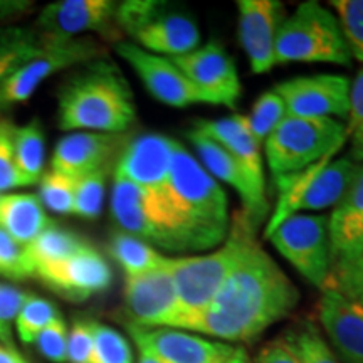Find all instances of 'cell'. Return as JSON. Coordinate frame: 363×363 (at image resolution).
I'll return each mask as SVG.
<instances>
[{
	"mask_svg": "<svg viewBox=\"0 0 363 363\" xmlns=\"http://www.w3.org/2000/svg\"><path fill=\"white\" fill-rule=\"evenodd\" d=\"M299 291L257 240L227 276L192 331L222 342H251L291 313Z\"/></svg>",
	"mask_w": 363,
	"mask_h": 363,
	"instance_id": "obj_1",
	"label": "cell"
},
{
	"mask_svg": "<svg viewBox=\"0 0 363 363\" xmlns=\"http://www.w3.org/2000/svg\"><path fill=\"white\" fill-rule=\"evenodd\" d=\"M135 120L131 86L108 59L84 65L57 91V123L65 131L123 135Z\"/></svg>",
	"mask_w": 363,
	"mask_h": 363,
	"instance_id": "obj_2",
	"label": "cell"
},
{
	"mask_svg": "<svg viewBox=\"0 0 363 363\" xmlns=\"http://www.w3.org/2000/svg\"><path fill=\"white\" fill-rule=\"evenodd\" d=\"M169 199L187 230L192 251L224 242L230 225L225 190L180 142H175L172 153Z\"/></svg>",
	"mask_w": 363,
	"mask_h": 363,
	"instance_id": "obj_3",
	"label": "cell"
},
{
	"mask_svg": "<svg viewBox=\"0 0 363 363\" xmlns=\"http://www.w3.org/2000/svg\"><path fill=\"white\" fill-rule=\"evenodd\" d=\"M257 225L246 212L233 217L229 234L216 251L192 257H170V272L179 298V318L175 330L192 333L194 325L233 272L244 251L256 240Z\"/></svg>",
	"mask_w": 363,
	"mask_h": 363,
	"instance_id": "obj_4",
	"label": "cell"
},
{
	"mask_svg": "<svg viewBox=\"0 0 363 363\" xmlns=\"http://www.w3.org/2000/svg\"><path fill=\"white\" fill-rule=\"evenodd\" d=\"M276 65L326 62L352 66V54L338 19L316 0L303 2L281 22L276 38Z\"/></svg>",
	"mask_w": 363,
	"mask_h": 363,
	"instance_id": "obj_5",
	"label": "cell"
},
{
	"mask_svg": "<svg viewBox=\"0 0 363 363\" xmlns=\"http://www.w3.org/2000/svg\"><path fill=\"white\" fill-rule=\"evenodd\" d=\"M347 140V125L340 120L286 115L264 142L267 167L274 179L298 174L337 155Z\"/></svg>",
	"mask_w": 363,
	"mask_h": 363,
	"instance_id": "obj_6",
	"label": "cell"
},
{
	"mask_svg": "<svg viewBox=\"0 0 363 363\" xmlns=\"http://www.w3.org/2000/svg\"><path fill=\"white\" fill-rule=\"evenodd\" d=\"M111 216L126 234L170 251H190L189 234L170 201L113 175Z\"/></svg>",
	"mask_w": 363,
	"mask_h": 363,
	"instance_id": "obj_7",
	"label": "cell"
},
{
	"mask_svg": "<svg viewBox=\"0 0 363 363\" xmlns=\"http://www.w3.org/2000/svg\"><path fill=\"white\" fill-rule=\"evenodd\" d=\"M358 163L348 157L323 158L298 174L278 177V202L266 227V238L289 217L303 211H325L342 201Z\"/></svg>",
	"mask_w": 363,
	"mask_h": 363,
	"instance_id": "obj_8",
	"label": "cell"
},
{
	"mask_svg": "<svg viewBox=\"0 0 363 363\" xmlns=\"http://www.w3.org/2000/svg\"><path fill=\"white\" fill-rule=\"evenodd\" d=\"M115 22L133 38L131 43L157 56H185L201 45V30L192 17L169 11L163 2L128 0L118 4Z\"/></svg>",
	"mask_w": 363,
	"mask_h": 363,
	"instance_id": "obj_9",
	"label": "cell"
},
{
	"mask_svg": "<svg viewBox=\"0 0 363 363\" xmlns=\"http://www.w3.org/2000/svg\"><path fill=\"white\" fill-rule=\"evenodd\" d=\"M272 246L310 284L328 289L333 269L328 216L296 214L267 235Z\"/></svg>",
	"mask_w": 363,
	"mask_h": 363,
	"instance_id": "obj_10",
	"label": "cell"
},
{
	"mask_svg": "<svg viewBox=\"0 0 363 363\" xmlns=\"http://www.w3.org/2000/svg\"><path fill=\"white\" fill-rule=\"evenodd\" d=\"M101 56V45L91 38L61 39L49 35L43 51L21 65L0 84V113L29 101L39 86L51 76L74 66L88 65Z\"/></svg>",
	"mask_w": 363,
	"mask_h": 363,
	"instance_id": "obj_11",
	"label": "cell"
},
{
	"mask_svg": "<svg viewBox=\"0 0 363 363\" xmlns=\"http://www.w3.org/2000/svg\"><path fill=\"white\" fill-rule=\"evenodd\" d=\"M185 78L203 94L208 104L234 108L238 104L242 84L238 67L219 40H208L185 56L170 57Z\"/></svg>",
	"mask_w": 363,
	"mask_h": 363,
	"instance_id": "obj_12",
	"label": "cell"
},
{
	"mask_svg": "<svg viewBox=\"0 0 363 363\" xmlns=\"http://www.w3.org/2000/svg\"><path fill=\"white\" fill-rule=\"evenodd\" d=\"M118 56L128 62L145 88L157 101L172 108H187L192 104H208L203 94L185 78L170 57L157 56L131 40L116 43Z\"/></svg>",
	"mask_w": 363,
	"mask_h": 363,
	"instance_id": "obj_13",
	"label": "cell"
},
{
	"mask_svg": "<svg viewBox=\"0 0 363 363\" xmlns=\"http://www.w3.org/2000/svg\"><path fill=\"white\" fill-rule=\"evenodd\" d=\"M350 86L352 81L347 76L313 74L283 81L274 91L284 101L288 115L347 120L350 113Z\"/></svg>",
	"mask_w": 363,
	"mask_h": 363,
	"instance_id": "obj_14",
	"label": "cell"
},
{
	"mask_svg": "<svg viewBox=\"0 0 363 363\" xmlns=\"http://www.w3.org/2000/svg\"><path fill=\"white\" fill-rule=\"evenodd\" d=\"M34 278L61 298L81 303L106 291L111 286L113 272L103 254L86 244L65 259L39 267Z\"/></svg>",
	"mask_w": 363,
	"mask_h": 363,
	"instance_id": "obj_15",
	"label": "cell"
},
{
	"mask_svg": "<svg viewBox=\"0 0 363 363\" xmlns=\"http://www.w3.org/2000/svg\"><path fill=\"white\" fill-rule=\"evenodd\" d=\"M125 311L130 323L147 328H174L179 298L169 264L147 274L125 278Z\"/></svg>",
	"mask_w": 363,
	"mask_h": 363,
	"instance_id": "obj_16",
	"label": "cell"
},
{
	"mask_svg": "<svg viewBox=\"0 0 363 363\" xmlns=\"http://www.w3.org/2000/svg\"><path fill=\"white\" fill-rule=\"evenodd\" d=\"M174 145L175 140L162 133L136 136L121 150L113 175L170 201L169 175Z\"/></svg>",
	"mask_w": 363,
	"mask_h": 363,
	"instance_id": "obj_17",
	"label": "cell"
},
{
	"mask_svg": "<svg viewBox=\"0 0 363 363\" xmlns=\"http://www.w3.org/2000/svg\"><path fill=\"white\" fill-rule=\"evenodd\" d=\"M138 352L158 358L162 363H224L235 347L214 342L190 331L175 328H147L133 323L126 325Z\"/></svg>",
	"mask_w": 363,
	"mask_h": 363,
	"instance_id": "obj_18",
	"label": "cell"
},
{
	"mask_svg": "<svg viewBox=\"0 0 363 363\" xmlns=\"http://www.w3.org/2000/svg\"><path fill=\"white\" fill-rule=\"evenodd\" d=\"M239 40L254 74H266L276 66V38L284 7L278 0H239Z\"/></svg>",
	"mask_w": 363,
	"mask_h": 363,
	"instance_id": "obj_19",
	"label": "cell"
},
{
	"mask_svg": "<svg viewBox=\"0 0 363 363\" xmlns=\"http://www.w3.org/2000/svg\"><path fill=\"white\" fill-rule=\"evenodd\" d=\"M125 145L123 135L72 131L62 136L54 148L51 170L79 179L104 167L115 165Z\"/></svg>",
	"mask_w": 363,
	"mask_h": 363,
	"instance_id": "obj_20",
	"label": "cell"
},
{
	"mask_svg": "<svg viewBox=\"0 0 363 363\" xmlns=\"http://www.w3.org/2000/svg\"><path fill=\"white\" fill-rule=\"evenodd\" d=\"M318 321L340 363H363V305L325 289L318 303Z\"/></svg>",
	"mask_w": 363,
	"mask_h": 363,
	"instance_id": "obj_21",
	"label": "cell"
},
{
	"mask_svg": "<svg viewBox=\"0 0 363 363\" xmlns=\"http://www.w3.org/2000/svg\"><path fill=\"white\" fill-rule=\"evenodd\" d=\"M111 0H59L48 4L38 16L39 33L74 39L86 33H106L116 16Z\"/></svg>",
	"mask_w": 363,
	"mask_h": 363,
	"instance_id": "obj_22",
	"label": "cell"
},
{
	"mask_svg": "<svg viewBox=\"0 0 363 363\" xmlns=\"http://www.w3.org/2000/svg\"><path fill=\"white\" fill-rule=\"evenodd\" d=\"M194 130L224 147L242 167L244 174L257 195L266 199V179L261 155L262 145L256 142L249 130L246 115H233L219 120H199Z\"/></svg>",
	"mask_w": 363,
	"mask_h": 363,
	"instance_id": "obj_23",
	"label": "cell"
},
{
	"mask_svg": "<svg viewBox=\"0 0 363 363\" xmlns=\"http://www.w3.org/2000/svg\"><path fill=\"white\" fill-rule=\"evenodd\" d=\"M187 138L197 152V160L202 163L203 169L217 182L220 180L230 185L242 199L244 212L249 216V219L256 225L261 224L262 217L267 214V199L257 195L239 162L224 147L212 142L211 138L199 133L197 130H189Z\"/></svg>",
	"mask_w": 363,
	"mask_h": 363,
	"instance_id": "obj_24",
	"label": "cell"
},
{
	"mask_svg": "<svg viewBox=\"0 0 363 363\" xmlns=\"http://www.w3.org/2000/svg\"><path fill=\"white\" fill-rule=\"evenodd\" d=\"M333 259L345 256L363 240V165L358 163L347 192L328 216Z\"/></svg>",
	"mask_w": 363,
	"mask_h": 363,
	"instance_id": "obj_25",
	"label": "cell"
},
{
	"mask_svg": "<svg viewBox=\"0 0 363 363\" xmlns=\"http://www.w3.org/2000/svg\"><path fill=\"white\" fill-rule=\"evenodd\" d=\"M52 225L39 195L29 192L0 194V229L19 246H27Z\"/></svg>",
	"mask_w": 363,
	"mask_h": 363,
	"instance_id": "obj_26",
	"label": "cell"
},
{
	"mask_svg": "<svg viewBox=\"0 0 363 363\" xmlns=\"http://www.w3.org/2000/svg\"><path fill=\"white\" fill-rule=\"evenodd\" d=\"M86 240L71 230L61 229L57 225H51L43 230L33 242L22 247L24 252V264L29 272V278H34V272L39 267L52 264V262L65 259L71 254L78 252L86 246Z\"/></svg>",
	"mask_w": 363,
	"mask_h": 363,
	"instance_id": "obj_27",
	"label": "cell"
},
{
	"mask_svg": "<svg viewBox=\"0 0 363 363\" xmlns=\"http://www.w3.org/2000/svg\"><path fill=\"white\" fill-rule=\"evenodd\" d=\"M48 40L49 35L33 27L13 24L0 27V84L21 65L43 51Z\"/></svg>",
	"mask_w": 363,
	"mask_h": 363,
	"instance_id": "obj_28",
	"label": "cell"
},
{
	"mask_svg": "<svg viewBox=\"0 0 363 363\" xmlns=\"http://www.w3.org/2000/svg\"><path fill=\"white\" fill-rule=\"evenodd\" d=\"M110 254L125 272V278L131 276L147 274V272L162 269L169 264L170 257L145 242V240L135 238V235L116 233L110 240Z\"/></svg>",
	"mask_w": 363,
	"mask_h": 363,
	"instance_id": "obj_29",
	"label": "cell"
},
{
	"mask_svg": "<svg viewBox=\"0 0 363 363\" xmlns=\"http://www.w3.org/2000/svg\"><path fill=\"white\" fill-rule=\"evenodd\" d=\"M13 153L22 177L30 185L39 184L44 175L45 135L38 118L13 128Z\"/></svg>",
	"mask_w": 363,
	"mask_h": 363,
	"instance_id": "obj_30",
	"label": "cell"
},
{
	"mask_svg": "<svg viewBox=\"0 0 363 363\" xmlns=\"http://www.w3.org/2000/svg\"><path fill=\"white\" fill-rule=\"evenodd\" d=\"M301 363H340L316 323L301 321L284 335Z\"/></svg>",
	"mask_w": 363,
	"mask_h": 363,
	"instance_id": "obj_31",
	"label": "cell"
},
{
	"mask_svg": "<svg viewBox=\"0 0 363 363\" xmlns=\"http://www.w3.org/2000/svg\"><path fill=\"white\" fill-rule=\"evenodd\" d=\"M328 289L363 305V240L333 262Z\"/></svg>",
	"mask_w": 363,
	"mask_h": 363,
	"instance_id": "obj_32",
	"label": "cell"
},
{
	"mask_svg": "<svg viewBox=\"0 0 363 363\" xmlns=\"http://www.w3.org/2000/svg\"><path fill=\"white\" fill-rule=\"evenodd\" d=\"M115 165L104 167L93 174L76 179L74 192V216L93 220L101 216L104 197H106V182Z\"/></svg>",
	"mask_w": 363,
	"mask_h": 363,
	"instance_id": "obj_33",
	"label": "cell"
},
{
	"mask_svg": "<svg viewBox=\"0 0 363 363\" xmlns=\"http://www.w3.org/2000/svg\"><path fill=\"white\" fill-rule=\"evenodd\" d=\"M57 316H61V313L49 299L30 293L16 318L17 337L24 345H34L40 331Z\"/></svg>",
	"mask_w": 363,
	"mask_h": 363,
	"instance_id": "obj_34",
	"label": "cell"
},
{
	"mask_svg": "<svg viewBox=\"0 0 363 363\" xmlns=\"http://www.w3.org/2000/svg\"><path fill=\"white\" fill-rule=\"evenodd\" d=\"M286 115L288 113H286L284 101L274 89L262 93L254 101L251 113L246 115L249 130H251L256 142L259 145H264L267 136L278 128Z\"/></svg>",
	"mask_w": 363,
	"mask_h": 363,
	"instance_id": "obj_35",
	"label": "cell"
},
{
	"mask_svg": "<svg viewBox=\"0 0 363 363\" xmlns=\"http://www.w3.org/2000/svg\"><path fill=\"white\" fill-rule=\"evenodd\" d=\"M76 179L49 170L39 180V199L44 208L59 216L74 214Z\"/></svg>",
	"mask_w": 363,
	"mask_h": 363,
	"instance_id": "obj_36",
	"label": "cell"
},
{
	"mask_svg": "<svg viewBox=\"0 0 363 363\" xmlns=\"http://www.w3.org/2000/svg\"><path fill=\"white\" fill-rule=\"evenodd\" d=\"M330 7L338 19L352 59L363 62V0H331Z\"/></svg>",
	"mask_w": 363,
	"mask_h": 363,
	"instance_id": "obj_37",
	"label": "cell"
},
{
	"mask_svg": "<svg viewBox=\"0 0 363 363\" xmlns=\"http://www.w3.org/2000/svg\"><path fill=\"white\" fill-rule=\"evenodd\" d=\"M93 338L91 363H133V352L128 340L120 331L93 321Z\"/></svg>",
	"mask_w": 363,
	"mask_h": 363,
	"instance_id": "obj_38",
	"label": "cell"
},
{
	"mask_svg": "<svg viewBox=\"0 0 363 363\" xmlns=\"http://www.w3.org/2000/svg\"><path fill=\"white\" fill-rule=\"evenodd\" d=\"M13 128L16 125L7 118H0V194L13 192L16 189L29 187L19 172L13 153Z\"/></svg>",
	"mask_w": 363,
	"mask_h": 363,
	"instance_id": "obj_39",
	"label": "cell"
},
{
	"mask_svg": "<svg viewBox=\"0 0 363 363\" xmlns=\"http://www.w3.org/2000/svg\"><path fill=\"white\" fill-rule=\"evenodd\" d=\"M30 293L0 283V343L13 348V325L19 310Z\"/></svg>",
	"mask_w": 363,
	"mask_h": 363,
	"instance_id": "obj_40",
	"label": "cell"
},
{
	"mask_svg": "<svg viewBox=\"0 0 363 363\" xmlns=\"http://www.w3.org/2000/svg\"><path fill=\"white\" fill-rule=\"evenodd\" d=\"M35 347L52 363L67 362V326L62 316H57L40 331Z\"/></svg>",
	"mask_w": 363,
	"mask_h": 363,
	"instance_id": "obj_41",
	"label": "cell"
},
{
	"mask_svg": "<svg viewBox=\"0 0 363 363\" xmlns=\"http://www.w3.org/2000/svg\"><path fill=\"white\" fill-rule=\"evenodd\" d=\"M93 321L76 320L67 331V362L91 363L93 358Z\"/></svg>",
	"mask_w": 363,
	"mask_h": 363,
	"instance_id": "obj_42",
	"label": "cell"
},
{
	"mask_svg": "<svg viewBox=\"0 0 363 363\" xmlns=\"http://www.w3.org/2000/svg\"><path fill=\"white\" fill-rule=\"evenodd\" d=\"M0 276L12 281L29 278L24 264L22 246L13 240L6 230L0 229Z\"/></svg>",
	"mask_w": 363,
	"mask_h": 363,
	"instance_id": "obj_43",
	"label": "cell"
},
{
	"mask_svg": "<svg viewBox=\"0 0 363 363\" xmlns=\"http://www.w3.org/2000/svg\"><path fill=\"white\" fill-rule=\"evenodd\" d=\"M254 363H301L293 350V347L286 342V338L274 340L267 343L262 350L257 353Z\"/></svg>",
	"mask_w": 363,
	"mask_h": 363,
	"instance_id": "obj_44",
	"label": "cell"
},
{
	"mask_svg": "<svg viewBox=\"0 0 363 363\" xmlns=\"http://www.w3.org/2000/svg\"><path fill=\"white\" fill-rule=\"evenodd\" d=\"M348 138L358 126L363 125V67L358 71L355 81L350 86V113L347 118Z\"/></svg>",
	"mask_w": 363,
	"mask_h": 363,
	"instance_id": "obj_45",
	"label": "cell"
},
{
	"mask_svg": "<svg viewBox=\"0 0 363 363\" xmlns=\"http://www.w3.org/2000/svg\"><path fill=\"white\" fill-rule=\"evenodd\" d=\"M34 2L29 0H0V27L11 26L9 22L19 19L33 9Z\"/></svg>",
	"mask_w": 363,
	"mask_h": 363,
	"instance_id": "obj_46",
	"label": "cell"
},
{
	"mask_svg": "<svg viewBox=\"0 0 363 363\" xmlns=\"http://www.w3.org/2000/svg\"><path fill=\"white\" fill-rule=\"evenodd\" d=\"M350 136H352V148H350V153H348V158H350L352 162L363 165V125L358 126Z\"/></svg>",
	"mask_w": 363,
	"mask_h": 363,
	"instance_id": "obj_47",
	"label": "cell"
},
{
	"mask_svg": "<svg viewBox=\"0 0 363 363\" xmlns=\"http://www.w3.org/2000/svg\"><path fill=\"white\" fill-rule=\"evenodd\" d=\"M22 355L16 350V347H4L0 345V363H19Z\"/></svg>",
	"mask_w": 363,
	"mask_h": 363,
	"instance_id": "obj_48",
	"label": "cell"
},
{
	"mask_svg": "<svg viewBox=\"0 0 363 363\" xmlns=\"http://www.w3.org/2000/svg\"><path fill=\"white\" fill-rule=\"evenodd\" d=\"M224 363H251V360H249L247 353L244 348H235L233 355L227 358Z\"/></svg>",
	"mask_w": 363,
	"mask_h": 363,
	"instance_id": "obj_49",
	"label": "cell"
},
{
	"mask_svg": "<svg viewBox=\"0 0 363 363\" xmlns=\"http://www.w3.org/2000/svg\"><path fill=\"white\" fill-rule=\"evenodd\" d=\"M138 363H162L158 358H155L153 355H150V353H145V352H140V357H138Z\"/></svg>",
	"mask_w": 363,
	"mask_h": 363,
	"instance_id": "obj_50",
	"label": "cell"
},
{
	"mask_svg": "<svg viewBox=\"0 0 363 363\" xmlns=\"http://www.w3.org/2000/svg\"><path fill=\"white\" fill-rule=\"evenodd\" d=\"M19 363H30V362H27V360H26V358H24V357H22V358H21V362H19Z\"/></svg>",
	"mask_w": 363,
	"mask_h": 363,
	"instance_id": "obj_51",
	"label": "cell"
}]
</instances>
